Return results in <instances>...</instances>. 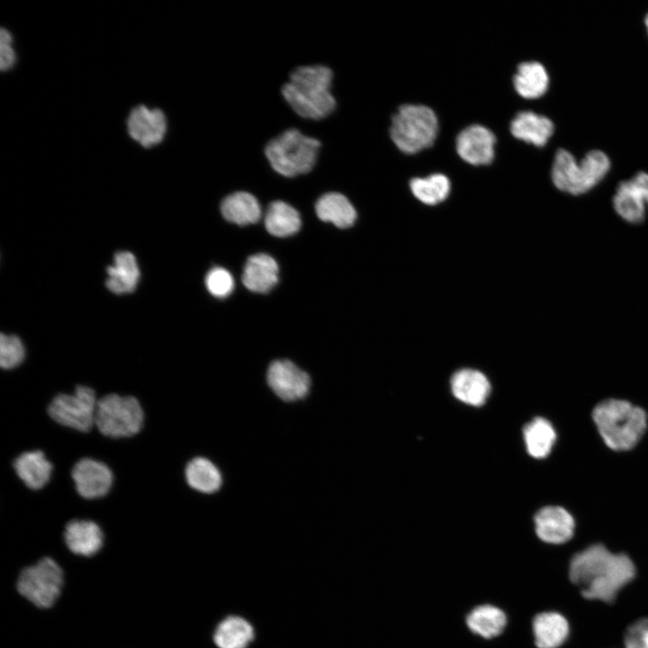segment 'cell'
Listing matches in <instances>:
<instances>
[{
	"label": "cell",
	"instance_id": "cell-10",
	"mask_svg": "<svg viewBox=\"0 0 648 648\" xmlns=\"http://www.w3.org/2000/svg\"><path fill=\"white\" fill-rule=\"evenodd\" d=\"M266 382L277 398L293 402L305 398L310 388V375L292 361H273L266 373Z\"/></svg>",
	"mask_w": 648,
	"mask_h": 648
},
{
	"label": "cell",
	"instance_id": "cell-20",
	"mask_svg": "<svg viewBox=\"0 0 648 648\" xmlns=\"http://www.w3.org/2000/svg\"><path fill=\"white\" fill-rule=\"evenodd\" d=\"M612 205L616 213L627 223H642L646 217L644 196L631 178L618 184L612 197Z\"/></svg>",
	"mask_w": 648,
	"mask_h": 648
},
{
	"label": "cell",
	"instance_id": "cell-16",
	"mask_svg": "<svg viewBox=\"0 0 648 648\" xmlns=\"http://www.w3.org/2000/svg\"><path fill=\"white\" fill-rule=\"evenodd\" d=\"M64 540L73 554L90 557L101 550L104 534L101 527L92 520L74 519L65 526Z\"/></svg>",
	"mask_w": 648,
	"mask_h": 648
},
{
	"label": "cell",
	"instance_id": "cell-11",
	"mask_svg": "<svg viewBox=\"0 0 648 648\" xmlns=\"http://www.w3.org/2000/svg\"><path fill=\"white\" fill-rule=\"evenodd\" d=\"M71 477L76 492L86 500L105 496L113 483V474L108 465L89 457L82 458L74 464Z\"/></svg>",
	"mask_w": 648,
	"mask_h": 648
},
{
	"label": "cell",
	"instance_id": "cell-9",
	"mask_svg": "<svg viewBox=\"0 0 648 648\" xmlns=\"http://www.w3.org/2000/svg\"><path fill=\"white\" fill-rule=\"evenodd\" d=\"M98 399L94 389L77 385L73 393H58L50 402L47 412L56 423L80 432L94 426Z\"/></svg>",
	"mask_w": 648,
	"mask_h": 648
},
{
	"label": "cell",
	"instance_id": "cell-23",
	"mask_svg": "<svg viewBox=\"0 0 648 648\" xmlns=\"http://www.w3.org/2000/svg\"><path fill=\"white\" fill-rule=\"evenodd\" d=\"M535 644L537 648H558L567 639L569 624L561 614L541 612L532 622Z\"/></svg>",
	"mask_w": 648,
	"mask_h": 648
},
{
	"label": "cell",
	"instance_id": "cell-22",
	"mask_svg": "<svg viewBox=\"0 0 648 648\" xmlns=\"http://www.w3.org/2000/svg\"><path fill=\"white\" fill-rule=\"evenodd\" d=\"M278 265L266 254L248 257L242 274V283L251 292H267L278 282Z\"/></svg>",
	"mask_w": 648,
	"mask_h": 648
},
{
	"label": "cell",
	"instance_id": "cell-18",
	"mask_svg": "<svg viewBox=\"0 0 648 648\" xmlns=\"http://www.w3.org/2000/svg\"><path fill=\"white\" fill-rule=\"evenodd\" d=\"M450 385L457 400L472 406L482 405L490 392L488 378L482 372L473 369H462L454 373Z\"/></svg>",
	"mask_w": 648,
	"mask_h": 648
},
{
	"label": "cell",
	"instance_id": "cell-24",
	"mask_svg": "<svg viewBox=\"0 0 648 648\" xmlns=\"http://www.w3.org/2000/svg\"><path fill=\"white\" fill-rule=\"evenodd\" d=\"M549 82L546 68L538 61L520 63L513 77L516 92L528 100L542 97L548 90Z\"/></svg>",
	"mask_w": 648,
	"mask_h": 648
},
{
	"label": "cell",
	"instance_id": "cell-29",
	"mask_svg": "<svg viewBox=\"0 0 648 648\" xmlns=\"http://www.w3.org/2000/svg\"><path fill=\"white\" fill-rule=\"evenodd\" d=\"M523 436L527 453L536 459L546 457L556 439L554 428L542 417L535 418L526 424Z\"/></svg>",
	"mask_w": 648,
	"mask_h": 648
},
{
	"label": "cell",
	"instance_id": "cell-6",
	"mask_svg": "<svg viewBox=\"0 0 648 648\" xmlns=\"http://www.w3.org/2000/svg\"><path fill=\"white\" fill-rule=\"evenodd\" d=\"M438 121L434 111L421 104L401 105L392 118L391 139L406 154L430 147L436 138Z\"/></svg>",
	"mask_w": 648,
	"mask_h": 648
},
{
	"label": "cell",
	"instance_id": "cell-19",
	"mask_svg": "<svg viewBox=\"0 0 648 648\" xmlns=\"http://www.w3.org/2000/svg\"><path fill=\"white\" fill-rule=\"evenodd\" d=\"M465 625L473 634L490 640L504 632L508 625V616L500 607L485 603L469 611L465 616Z\"/></svg>",
	"mask_w": 648,
	"mask_h": 648
},
{
	"label": "cell",
	"instance_id": "cell-37",
	"mask_svg": "<svg viewBox=\"0 0 648 648\" xmlns=\"http://www.w3.org/2000/svg\"><path fill=\"white\" fill-rule=\"evenodd\" d=\"M644 26H645V29H646V32H647V34H648V13H647V14H645V16H644Z\"/></svg>",
	"mask_w": 648,
	"mask_h": 648
},
{
	"label": "cell",
	"instance_id": "cell-1",
	"mask_svg": "<svg viewBox=\"0 0 648 648\" xmlns=\"http://www.w3.org/2000/svg\"><path fill=\"white\" fill-rule=\"evenodd\" d=\"M569 575L584 598L612 603L634 578L635 567L626 554H613L597 544L573 555Z\"/></svg>",
	"mask_w": 648,
	"mask_h": 648
},
{
	"label": "cell",
	"instance_id": "cell-34",
	"mask_svg": "<svg viewBox=\"0 0 648 648\" xmlns=\"http://www.w3.org/2000/svg\"><path fill=\"white\" fill-rule=\"evenodd\" d=\"M626 648H648V618H642L630 625L625 634Z\"/></svg>",
	"mask_w": 648,
	"mask_h": 648
},
{
	"label": "cell",
	"instance_id": "cell-7",
	"mask_svg": "<svg viewBox=\"0 0 648 648\" xmlns=\"http://www.w3.org/2000/svg\"><path fill=\"white\" fill-rule=\"evenodd\" d=\"M144 417L143 408L136 397L110 393L98 399L94 426L108 437H130L141 430Z\"/></svg>",
	"mask_w": 648,
	"mask_h": 648
},
{
	"label": "cell",
	"instance_id": "cell-13",
	"mask_svg": "<svg viewBox=\"0 0 648 648\" xmlns=\"http://www.w3.org/2000/svg\"><path fill=\"white\" fill-rule=\"evenodd\" d=\"M130 137L145 148L162 141L166 131V120L159 109H148L144 105L135 107L127 121Z\"/></svg>",
	"mask_w": 648,
	"mask_h": 648
},
{
	"label": "cell",
	"instance_id": "cell-12",
	"mask_svg": "<svg viewBox=\"0 0 648 648\" xmlns=\"http://www.w3.org/2000/svg\"><path fill=\"white\" fill-rule=\"evenodd\" d=\"M495 144V135L488 128L472 124L457 135L455 148L463 160L473 166H482L493 160Z\"/></svg>",
	"mask_w": 648,
	"mask_h": 648
},
{
	"label": "cell",
	"instance_id": "cell-4",
	"mask_svg": "<svg viewBox=\"0 0 648 648\" xmlns=\"http://www.w3.org/2000/svg\"><path fill=\"white\" fill-rule=\"evenodd\" d=\"M611 168L609 157L600 149L588 151L580 160L565 148H558L551 167V180L561 192L581 195L596 187Z\"/></svg>",
	"mask_w": 648,
	"mask_h": 648
},
{
	"label": "cell",
	"instance_id": "cell-2",
	"mask_svg": "<svg viewBox=\"0 0 648 648\" xmlns=\"http://www.w3.org/2000/svg\"><path fill=\"white\" fill-rule=\"evenodd\" d=\"M332 70L324 65L296 68L282 86V94L293 112L307 120H322L333 112Z\"/></svg>",
	"mask_w": 648,
	"mask_h": 648
},
{
	"label": "cell",
	"instance_id": "cell-8",
	"mask_svg": "<svg viewBox=\"0 0 648 648\" xmlns=\"http://www.w3.org/2000/svg\"><path fill=\"white\" fill-rule=\"evenodd\" d=\"M63 585L62 568L50 557H44L24 568L17 580L19 594L40 608L53 606Z\"/></svg>",
	"mask_w": 648,
	"mask_h": 648
},
{
	"label": "cell",
	"instance_id": "cell-36",
	"mask_svg": "<svg viewBox=\"0 0 648 648\" xmlns=\"http://www.w3.org/2000/svg\"><path fill=\"white\" fill-rule=\"evenodd\" d=\"M631 179L643 193L648 209V173L644 171H639L633 177H631Z\"/></svg>",
	"mask_w": 648,
	"mask_h": 648
},
{
	"label": "cell",
	"instance_id": "cell-27",
	"mask_svg": "<svg viewBox=\"0 0 648 648\" xmlns=\"http://www.w3.org/2000/svg\"><path fill=\"white\" fill-rule=\"evenodd\" d=\"M184 478L193 490L212 494L222 485L221 472L209 459L197 456L191 459L184 468Z\"/></svg>",
	"mask_w": 648,
	"mask_h": 648
},
{
	"label": "cell",
	"instance_id": "cell-14",
	"mask_svg": "<svg viewBox=\"0 0 648 648\" xmlns=\"http://www.w3.org/2000/svg\"><path fill=\"white\" fill-rule=\"evenodd\" d=\"M535 530L538 538L548 544H562L572 538L575 522L560 506H547L535 515Z\"/></svg>",
	"mask_w": 648,
	"mask_h": 648
},
{
	"label": "cell",
	"instance_id": "cell-3",
	"mask_svg": "<svg viewBox=\"0 0 648 648\" xmlns=\"http://www.w3.org/2000/svg\"><path fill=\"white\" fill-rule=\"evenodd\" d=\"M592 418L605 444L615 451L635 446L647 428L645 411L625 400H602L594 408Z\"/></svg>",
	"mask_w": 648,
	"mask_h": 648
},
{
	"label": "cell",
	"instance_id": "cell-15",
	"mask_svg": "<svg viewBox=\"0 0 648 648\" xmlns=\"http://www.w3.org/2000/svg\"><path fill=\"white\" fill-rule=\"evenodd\" d=\"M256 638V631L253 623L238 614L222 617L212 634L216 648H249Z\"/></svg>",
	"mask_w": 648,
	"mask_h": 648
},
{
	"label": "cell",
	"instance_id": "cell-21",
	"mask_svg": "<svg viewBox=\"0 0 648 648\" xmlns=\"http://www.w3.org/2000/svg\"><path fill=\"white\" fill-rule=\"evenodd\" d=\"M14 469L27 488L40 490L50 482L53 466L42 451L32 450L17 456Z\"/></svg>",
	"mask_w": 648,
	"mask_h": 648
},
{
	"label": "cell",
	"instance_id": "cell-28",
	"mask_svg": "<svg viewBox=\"0 0 648 648\" xmlns=\"http://www.w3.org/2000/svg\"><path fill=\"white\" fill-rule=\"evenodd\" d=\"M220 211L227 220L241 226L256 223L261 217L258 201L247 192H235L226 196Z\"/></svg>",
	"mask_w": 648,
	"mask_h": 648
},
{
	"label": "cell",
	"instance_id": "cell-25",
	"mask_svg": "<svg viewBox=\"0 0 648 648\" xmlns=\"http://www.w3.org/2000/svg\"><path fill=\"white\" fill-rule=\"evenodd\" d=\"M106 287L112 292L121 294L135 290L140 270L134 255L128 251L115 254L114 263L107 267Z\"/></svg>",
	"mask_w": 648,
	"mask_h": 648
},
{
	"label": "cell",
	"instance_id": "cell-5",
	"mask_svg": "<svg viewBox=\"0 0 648 648\" xmlns=\"http://www.w3.org/2000/svg\"><path fill=\"white\" fill-rule=\"evenodd\" d=\"M320 147L319 140L288 129L267 142L265 155L276 173L294 177L312 170Z\"/></svg>",
	"mask_w": 648,
	"mask_h": 648
},
{
	"label": "cell",
	"instance_id": "cell-30",
	"mask_svg": "<svg viewBox=\"0 0 648 648\" xmlns=\"http://www.w3.org/2000/svg\"><path fill=\"white\" fill-rule=\"evenodd\" d=\"M302 225L299 212L283 201L272 202L265 215L266 230L276 237H288L296 233Z\"/></svg>",
	"mask_w": 648,
	"mask_h": 648
},
{
	"label": "cell",
	"instance_id": "cell-17",
	"mask_svg": "<svg viewBox=\"0 0 648 648\" xmlns=\"http://www.w3.org/2000/svg\"><path fill=\"white\" fill-rule=\"evenodd\" d=\"M510 131L516 139L541 148L552 138L554 124L545 115L532 111H522L511 121Z\"/></svg>",
	"mask_w": 648,
	"mask_h": 648
},
{
	"label": "cell",
	"instance_id": "cell-26",
	"mask_svg": "<svg viewBox=\"0 0 648 648\" xmlns=\"http://www.w3.org/2000/svg\"><path fill=\"white\" fill-rule=\"evenodd\" d=\"M315 211L321 220L330 221L341 229L351 227L356 219L354 206L339 193H327L320 196L315 204Z\"/></svg>",
	"mask_w": 648,
	"mask_h": 648
},
{
	"label": "cell",
	"instance_id": "cell-32",
	"mask_svg": "<svg viewBox=\"0 0 648 648\" xmlns=\"http://www.w3.org/2000/svg\"><path fill=\"white\" fill-rule=\"evenodd\" d=\"M24 347L21 339L14 335L1 334L0 365L3 369L18 366L24 359Z\"/></svg>",
	"mask_w": 648,
	"mask_h": 648
},
{
	"label": "cell",
	"instance_id": "cell-35",
	"mask_svg": "<svg viewBox=\"0 0 648 648\" xmlns=\"http://www.w3.org/2000/svg\"><path fill=\"white\" fill-rule=\"evenodd\" d=\"M11 43V34L2 28L0 32V67L3 71L9 69L15 60V54Z\"/></svg>",
	"mask_w": 648,
	"mask_h": 648
},
{
	"label": "cell",
	"instance_id": "cell-33",
	"mask_svg": "<svg viewBox=\"0 0 648 648\" xmlns=\"http://www.w3.org/2000/svg\"><path fill=\"white\" fill-rule=\"evenodd\" d=\"M205 284L211 294L218 298H224L231 293L234 288V280L228 270L218 266L208 272Z\"/></svg>",
	"mask_w": 648,
	"mask_h": 648
},
{
	"label": "cell",
	"instance_id": "cell-31",
	"mask_svg": "<svg viewBox=\"0 0 648 648\" xmlns=\"http://www.w3.org/2000/svg\"><path fill=\"white\" fill-rule=\"evenodd\" d=\"M410 186L413 195L428 205H435L446 200L451 187L449 179L443 174L413 178Z\"/></svg>",
	"mask_w": 648,
	"mask_h": 648
}]
</instances>
